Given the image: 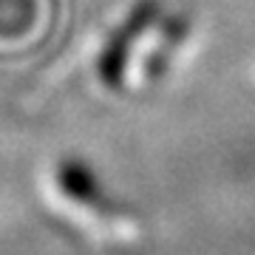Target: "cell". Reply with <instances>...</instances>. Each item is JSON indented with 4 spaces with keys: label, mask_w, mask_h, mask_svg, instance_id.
Listing matches in <instances>:
<instances>
[{
    "label": "cell",
    "mask_w": 255,
    "mask_h": 255,
    "mask_svg": "<svg viewBox=\"0 0 255 255\" xmlns=\"http://www.w3.org/2000/svg\"><path fill=\"white\" fill-rule=\"evenodd\" d=\"M162 0H136L130 11L119 20L114 31L105 37L100 54H97V77L105 88L119 91L128 80V65L136 46L145 40L147 31H153L162 20Z\"/></svg>",
    "instance_id": "1"
},
{
    "label": "cell",
    "mask_w": 255,
    "mask_h": 255,
    "mask_svg": "<svg viewBox=\"0 0 255 255\" xmlns=\"http://www.w3.org/2000/svg\"><path fill=\"white\" fill-rule=\"evenodd\" d=\"M54 182L57 190L63 193L65 199H71L74 204L91 207L97 213H105V207H111V199L105 196V187H102L97 170L77 156H68V159L57 162Z\"/></svg>",
    "instance_id": "2"
},
{
    "label": "cell",
    "mask_w": 255,
    "mask_h": 255,
    "mask_svg": "<svg viewBox=\"0 0 255 255\" xmlns=\"http://www.w3.org/2000/svg\"><path fill=\"white\" fill-rule=\"evenodd\" d=\"M156 31H159V43L150 51V57L145 60L147 80H159V77L167 74L170 60H173V51H179V46L190 37V17L187 14H170V17H164L162 14Z\"/></svg>",
    "instance_id": "3"
},
{
    "label": "cell",
    "mask_w": 255,
    "mask_h": 255,
    "mask_svg": "<svg viewBox=\"0 0 255 255\" xmlns=\"http://www.w3.org/2000/svg\"><path fill=\"white\" fill-rule=\"evenodd\" d=\"M34 20V0H0V31L17 34Z\"/></svg>",
    "instance_id": "4"
}]
</instances>
